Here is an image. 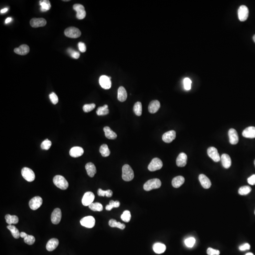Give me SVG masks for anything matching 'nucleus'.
Segmentation results:
<instances>
[{
	"label": "nucleus",
	"mask_w": 255,
	"mask_h": 255,
	"mask_svg": "<svg viewBox=\"0 0 255 255\" xmlns=\"http://www.w3.org/2000/svg\"><path fill=\"white\" fill-rule=\"evenodd\" d=\"M134 177V172L131 167L128 164L123 165L122 169V179L126 182H130L132 181Z\"/></svg>",
	"instance_id": "1"
},
{
	"label": "nucleus",
	"mask_w": 255,
	"mask_h": 255,
	"mask_svg": "<svg viewBox=\"0 0 255 255\" xmlns=\"http://www.w3.org/2000/svg\"><path fill=\"white\" fill-rule=\"evenodd\" d=\"M54 184L62 190H67L68 187V183L64 176L56 175L53 179Z\"/></svg>",
	"instance_id": "2"
},
{
	"label": "nucleus",
	"mask_w": 255,
	"mask_h": 255,
	"mask_svg": "<svg viewBox=\"0 0 255 255\" xmlns=\"http://www.w3.org/2000/svg\"><path fill=\"white\" fill-rule=\"evenodd\" d=\"M162 183L160 180L158 179H153L149 180L144 184V190L146 191H150L153 189H157L161 186Z\"/></svg>",
	"instance_id": "3"
},
{
	"label": "nucleus",
	"mask_w": 255,
	"mask_h": 255,
	"mask_svg": "<svg viewBox=\"0 0 255 255\" xmlns=\"http://www.w3.org/2000/svg\"><path fill=\"white\" fill-rule=\"evenodd\" d=\"M64 34L69 38H77L81 35V33L78 28L75 27H69L65 30Z\"/></svg>",
	"instance_id": "4"
},
{
	"label": "nucleus",
	"mask_w": 255,
	"mask_h": 255,
	"mask_svg": "<svg viewBox=\"0 0 255 255\" xmlns=\"http://www.w3.org/2000/svg\"><path fill=\"white\" fill-rule=\"evenodd\" d=\"M21 174L24 179L28 182H32L35 179V174L32 170L27 167H24L21 170Z\"/></svg>",
	"instance_id": "5"
},
{
	"label": "nucleus",
	"mask_w": 255,
	"mask_h": 255,
	"mask_svg": "<svg viewBox=\"0 0 255 255\" xmlns=\"http://www.w3.org/2000/svg\"><path fill=\"white\" fill-rule=\"evenodd\" d=\"M163 162L158 158L153 159L148 166V169L151 172H154L160 170L163 167Z\"/></svg>",
	"instance_id": "6"
},
{
	"label": "nucleus",
	"mask_w": 255,
	"mask_h": 255,
	"mask_svg": "<svg viewBox=\"0 0 255 255\" xmlns=\"http://www.w3.org/2000/svg\"><path fill=\"white\" fill-rule=\"evenodd\" d=\"M80 224L86 228H92L94 227L96 223L95 218L92 216H87L81 219Z\"/></svg>",
	"instance_id": "7"
},
{
	"label": "nucleus",
	"mask_w": 255,
	"mask_h": 255,
	"mask_svg": "<svg viewBox=\"0 0 255 255\" xmlns=\"http://www.w3.org/2000/svg\"><path fill=\"white\" fill-rule=\"evenodd\" d=\"M238 17L240 21H244L248 18L249 11L248 8L245 5H242L238 8Z\"/></svg>",
	"instance_id": "8"
},
{
	"label": "nucleus",
	"mask_w": 255,
	"mask_h": 255,
	"mask_svg": "<svg viewBox=\"0 0 255 255\" xmlns=\"http://www.w3.org/2000/svg\"><path fill=\"white\" fill-rule=\"evenodd\" d=\"M95 199V195L92 192L88 191L85 193L82 199V203L84 206H89L93 203Z\"/></svg>",
	"instance_id": "9"
},
{
	"label": "nucleus",
	"mask_w": 255,
	"mask_h": 255,
	"mask_svg": "<svg viewBox=\"0 0 255 255\" xmlns=\"http://www.w3.org/2000/svg\"><path fill=\"white\" fill-rule=\"evenodd\" d=\"M43 203V200L40 196H35L32 198L29 202L30 208L33 210H36L39 208Z\"/></svg>",
	"instance_id": "10"
},
{
	"label": "nucleus",
	"mask_w": 255,
	"mask_h": 255,
	"mask_svg": "<svg viewBox=\"0 0 255 255\" xmlns=\"http://www.w3.org/2000/svg\"><path fill=\"white\" fill-rule=\"evenodd\" d=\"M74 10L77 12L76 17L78 20H82L86 16V12L83 5L80 4H75L73 6Z\"/></svg>",
	"instance_id": "11"
},
{
	"label": "nucleus",
	"mask_w": 255,
	"mask_h": 255,
	"mask_svg": "<svg viewBox=\"0 0 255 255\" xmlns=\"http://www.w3.org/2000/svg\"><path fill=\"white\" fill-rule=\"evenodd\" d=\"M62 211L59 208H55L53 211L51 215V221L54 224H57L60 223L62 219Z\"/></svg>",
	"instance_id": "12"
},
{
	"label": "nucleus",
	"mask_w": 255,
	"mask_h": 255,
	"mask_svg": "<svg viewBox=\"0 0 255 255\" xmlns=\"http://www.w3.org/2000/svg\"><path fill=\"white\" fill-rule=\"evenodd\" d=\"M207 154L208 156L211 158L215 162H218L221 160L218 150L215 147H210L208 148L207 151Z\"/></svg>",
	"instance_id": "13"
},
{
	"label": "nucleus",
	"mask_w": 255,
	"mask_h": 255,
	"mask_svg": "<svg viewBox=\"0 0 255 255\" xmlns=\"http://www.w3.org/2000/svg\"><path fill=\"white\" fill-rule=\"evenodd\" d=\"M99 83L102 88L105 89H109L111 86V81L109 77L103 75L99 78Z\"/></svg>",
	"instance_id": "14"
},
{
	"label": "nucleus",
	"mask_w": 255,
	"mask_h": 255,
	"mask_svg": "<svg viewBox=\"0 0 255 255\" xmlns=\"http://www.w3.org/2000/svg\"><path fill=\"white\" fill-rule=\"evenodd\" d=\"M31 26L35 28L45 26L46 21L44 18H33L30 21Z\"/></svg>",
	"instance_id": "15"
},
{
	"label": "nucleus",
	"mask_w": 255,
	"mask_h": 255,
	"mask_svg": "<svg viewBox=\"0 0 255 255\" xmlns=\"http://www.w3.org/2000/svg\"><path fill=\"white\" fill-rule=\"evenodd\" d=\"M176 138V132L174 130L167 131L163 135L162 139L164 142L167 143H171Z\"/></svg>",
	"instance_id": "16"
},
{
	"label": "nucleus",
	"mask_w": 255,
	"mask_h": 255,
	"mask_svg": "<svg viewBox=\"0 0 255 255\" xmlns=\"http://www.w3.org/2000/svg\"><path fill=\"white\" fill-rule=\"evenodd\" d=\"M187 155L184 153H181L176 159V164L178 167H183L186 166L187 162Z\"/></svg>",
	"instance_id": "17"
},
{
	"label": "nucleus",
	"mask_w": 255,
	"mask_h": 255,
	"mask_svg": "<svg viewBox=\"0 0 255 255\" xmlns=\"http://www.w3.org/2000/svg\"><path fill=\"white\" fill-rule=\"evenodd\" d=\"M228 135L230 143L232 145H236L238 142V136L237 132L234 129H231L229 130Z\"/></svg>",
	"instance_id": "18"
},
{
	"label": "nucleus",
	"mask_w": 255,
	"mask_h": 255,
	"mask_svg": "<svg viewBox=\"0 0 255 255\" xmlns=\"http://www.w3.org/2000/svg\"><path fill=\"white\" fill-rule=\"evenodd\" d=\"M199 181L204 189H208L211 186V182L209 178L205 174H201L199 176Z\"/></svg>",
	"instance_id": "19"
},
{
	"label": "nucleus",
	"mask_w": 255,
	"mask_h": 255,
	"mask_svg": "<svg viewBox=\"0 0 255 255\" xmlns=\"http://www.w3.org/2000/svg\"><path fill=\"white\" fill-rule=\"evenodd\" d=\"M84 153V150L81 147H74L70 149L69 155L73 158H78L81 157Z\"/></svg>",
	"instance_id": "20"
},
{
	"label": "nucleus",
	"mask_w": 255,
	"mask_h": 255,
	"mask_svg": "<svg viewBox=\"0 0 255 255\" xmlns=\"http://www.w3.org/2000/svg\"><path fill=\"white\" fill-rule=\"evenodd\" d=\"M243 135L245 138L249 139L255 138V127L253 126L247 127L243 131Z\"/></svg>",
	"instance_id": "21"
},
{
	"label": "nucleus",
	"mask_w": 255,
	"mask_h": 255,
	"mask_svg": "<svg viewBox=\"0 0 255 255\" xmlns=\"http://www.w3.org/2000/svg\"><path fill=\"white\" fill-rule=\"evenodd\" d=\"M59 244V240L57 238H51L48 241L46 244V249L49 251H53L58 247Z\"/></svg>",
	"instance_id": "22"
},
{
	"label": "nucleus",
	"mask_w": 255,
	"mask_h": 255,
	"mask_svg": "<svg viewBox=\"0 0 255 255\" xmlns=\"http://www.w3.org/2000/svg\"><path fill=\"white\" fill-rule=\"evenodd\" d=\"M221 160L222 161V165L224 168L228 169L230 168L232 164V161L231 158L228 154L224 153L221 157Z\"/></svg>",
	"instance_id": "23"
},
{
	"label": "nucleus",
	"mask_w": 255,
	"mask_h": 255,
	"mask_svg": "<svg viewBox=\"0 0 255 255\" xmlns=\"http://www.w3.org/2000/svg\"><path fill=\"white\" fill-rule=\"evenodd\" d=\"M85 168L88 176L90 177H93L97 173V169L94 163H88L85 166Z\"/></svg>",
	"instance_id": "24"
},
{
	"label": "nucleus",
	"mask_w": 255,
	"mask_h": 255,
	"mask_svg": "<svg viewBox=\"0 0 255 255\" xmlns=\"http://www.w3.org/2000/svg\"><path fill=\"white\" fill-rule=\"evenodd\" d=\"M30 47L26 45H22L20 47L14 49V52L18 54L25 55L27 54L30 52Z\"/></svg>",
	"instance_id": "25"
},
{
	"label": "nucleus",
	"mask_w": 255,
	"mask_h": 255,
	"mask_svg": "<svg viewBox=\"0 0 255 255\" xmlns=\"http://www.w3.org/2000/svg\"><path fill=\"white\" fill-rule=\"evenodd\" d=\"M160 107V103L158 100H153L150 103L149 106V111L150 113L157 112Z\"/></svg>",
	"instance_id": "26"
},
{
	"label": "nucleus",
	"mask_w": 255,
	"mask_h": 255,
	"mask_svg": "<svg viewBox=\"0 0 255 255\" xmlns=\"http://www.w3.org/2000/svg\"><path fill=\"white\" fill-rule=\"evenodd\" d=\"M127 98V93L123 87H120L118 90V99L120 102L126 101Z\"/></svg>",
	"instance_id": "27"
},
{
	"label": "nucleus",
	"mask_w": 255,
	"mask_h": 255,
	"mask_svg": "<svg viewBox=\"0 0 255 255\" xmlns=\"http://www.w3.org/2000/svg\"><path fill=\"white\" fill-rule=\"evenodd\" d=\"M185 182V179L183 176H178L173 178L172 180V186L174 188H178L181 187Z\"/></svg>",
	"instance_id": "28"
},
{
	"label": "nucleus",
	"mask_w": 255,
	"mask_h": 255,
	"mask_svg": "<svg viewBox=\"0 0 255 255\" xmlns=\"http://www.w3.org/2000/svg\"><path fill=\"white\" fill-rule=\"evenodd\" d=\"M104 131L105 132L106 138H107L108 139H115L117 137L116 133L114 132L113 130H111L109 127L106 126L104 127Z\"/></svg>",
	"instance_id": "29"
},
{
	"label": "nucleus",
	"mask_w": 255,
	"mask_h": 255,
	"mask_svg": "<svg viewBox=\"0 0 255 255\" xmlns=\"http://www.w3.org/2000/svg\"><path fill=\"white\" fill-rule=\"evenodd\" d=\"M153 251L157 254H162L165 252L166 250V246L161 243H156L153 245Z\"/></svg>",
	"instance_id": "30"
},
{
	"label": "nucleus",
	"mask_w": 255,
	"mask_h": 255,
	"mask_svg": "<svg viewBox=\"0 0 255 255\" xmlns=\"http://www.w3.org/2000/svg\"><path fill=\"white\" fill-rule=\"evenodd\" d=\"M41 8L40 10L42 12H46L49 11L51 8V3L48 0H42L39 2Z\"/></svg>",
	"instance_id": "31"
},
{
	"label": "nucleus",
	"mask_w": 255,
	"mask_h": 255,
	"mask_svg": "<svg viewBox=\"0 0 255 255\" xmlns=\"http://www.w3.org/2000/svg\"><path fill=\"white\" fill-rule=\"evenodd\" d=\"M7 229L10 230V232L12 233V235L14 238L16 239H18L20 237V234L18 229L16 228V227L13 225H9L7 226Z\"/></svg>",
	"instance_id": "32"
},
{
	"label": "nucleus",
	"mask_w": 255,
	"mask_h": 255,
	"mask_svg": "<svg viewBox=\"0 0 255 255\" xmlns=\"http://www.w3.org/2000/svg\"><path fill=\"white\" fill-rule=\"evenodd\" d=\"M5 218L6 223L9 225H12V224H17L19 222V218L16 215H11L8 214L5 215Z\"/></svg>",
	"instance_id": "33"
},
{
	"label": "nucleus",
	"mask_w": 255,
	"mask_h": 255,
	"mask_svg": "<svg viewBox=\"0 0 255 255\" xmlns=\"http://www.w3.org/2000/svg\"><path fill=\"white\" fill-rule=\"evenodd\" d=\"M109 225L112 228L117 227L121 230H123L125 228V225L124 224H121L120 222H117L116 220L115 219H111L109 222Z\"/></svg>",
	"instance_id": "34"
},
{
	"label": "nucleus",
	"mask_w": 255,
	"mask_h": 255,
	"mask_svg": "<svg viewBox=\"0 0 255 255\" xmlns=\"http://www.w3.org/2000/svg\"><path fill=\"white\" fill-rule=\"evenodd\" d=\"M109 112L108 106L107 105H104L103 106L99 107L97 111V114L98 116H106L108 115Z\"/></svg>",
	"instance_id": "35"
},
{
	"label": "nucleus",
	"mask_w": 255,
	"mask_h": 255,
	"mask_svg": "<svg viewBox=\"0 0 255 255\" xmlns=\"http://www.w3.org/2000/svg\"><path fill=\"white\" fill-rule=\"evenodd\" d=\"M99 152L103 157H107L110 154V151L106 144H103L100 147Z\"/></svg>",
	"instance_id": "36"
},
{
	"label": "nucleus",
	"mask_w": 255,
	"mask_h": 255,
	"mask_svg": "<svg viewBox=\"0 0 255 255\" xmlns=\"http://www.w3.org/2000/svg\"><path fill=\"white\" fill-rule=\"evenodd\" d=\"M134 113L136 116H141L142 112V106L141 103L140 102H137L135 103L133 107Z\"/></svg>",
	"instance_id": "37"
},
{
	"label": "nucleus",
	"mask_w": 255,
	"mask_h": 255,
	"mask_svg": "<svg viewBox=\"0 0 255 255\" xmlns=\"http://www.w3.org/2000/svg\"><path fill=\"white\" fill-rule=\"evenodd\" d=\"M89 208L92 211H102L103 209V205L100 203H92L89 205Z\"/></svg>",
	"instance_id": "38"
},
{
	"label": "nucleus",
	"mask_w": 255,
	"mask_h": 255,
	"mask_svg": "<svg viewBox=\"0 0 255 255\" xmlns=\"http://www.w3.org/2000/svg\"><path fill=\"white\" fill-rule=\"evenodd\" d=\"M251 187L248 186H244L240 187L238 190V193L240 195H247L251 192Z\"/></svg>",
	"instance_id": "39"
},
{
	"label": "nucleus",
	"mask_w": 255,
	"mask_h": 255,
	"mask_svg": "<svg viewBox=\"0 0 255 255\" xmlns=\"http://www.w3.org/2000/svg\"><path fill=\"white\" fill-rule=\"evenodd\" d=\"M97 194L99 196H106L107 197H110L112 196L113 192L110 190L103 191L102 189H99L97 191Z\"/></svg>",
	"instance_id": "40"
},
{
	"label": "nucleus",
	"mask_w": 255,
	"mask_h": 255,
	"mask_svg": "<svg viewBox=\"0 0 255 255\" xmlns=\"http://www.w3.org/2000/svg\"><path fill=\"white\" fill-rule=\"evenodd\" d=\"M120 217H121V220L122 221L126 222V223H128L130 221L131 217L130 212L128 210H126V211H124L123 214L121 215Z\"/></svg>",
	"instance_id": "41"
},
{
	"label": "nucleus",
	"mask_w": 255,
	"mask_h": 255,
	"mask_svg": "<svg viewBox=\"0 0 255 255\" xmlns=\"http://www.w3.org/2000/svg\"><path fill=\"white\" fill-rule=\"evenodd\" d=\"M120 205V203L118 201H111L110 202L109 204L106 206V210H108V211H110L113 207L117 208V207H119Z\"/></svg>",
	"instance_id": "42"
},
{
	"label": "nucleus",
	"mask_w": 255,
	"mask_h": 255,
	"mask_svg": "<svg viewBox=\"0 0 255 255\" xmlns=\"http://www.w3.org/2000/svg\"><path fill=\"white\" fill-rule=\"evenodd\" d=\"M35 238L32 235H27L25 238H24V241L27 244L31 245L33 244L35 242Z\"/></svg>",
	"instance_id": "43"
},
{
	"label": "nucleus",
	"mask_w": 255,
	"mask_h": 255,
	"mask_svg": "<svg viewBox=\"0 0 255 255\" xmlns=\"http://www.w3.org/2000/svg\"><path fill=\"white\" fill-rule=\"evenodd\" d=\"M51 145H52V142L51 141L49 140L48 139H46L42 142L41 145V148L42 149L47 150L51 148Z\"/></svg>",
	"instance_id": "44"
},
{
	"label": "nucleus",
	"mask_w": 255,
	"mask_h": 255,
	"mask_svg": "<svg viewBox=\"0 0 255 255\" xmlns=\"http://www.w3.org/2000/svg\"><path fill=\"white\" fill-rule=\"evenodd\" d=\"M196 243V239L194 238L190 237L185 240V244L186 246L189 248H192Z\"/></svg>",
	"instance_id": "45"
},
{
	"label": "nucleus",
	"mask_w": 255,
	"mask_h": 255,
	"mask_svg": "<svg viewBox=\"0 0 255 255\" xmlns=\"http://www.w3.org/2000/svg\"><path fill=\"white\" fill-rule=\"evenodd\" d=\"M96 107V105L95 104H86L83 107V110L84 112H90L93 110Z\"/></svg>",
	"instance_id": "46"
},
{
	"label": "nucleus",
	"mask_w": 255,
	"mask_h": 255,
	"mask_svg": "<svg viewBox=\"0 0 255 255\" xmlns=\"http://www.w3.org/2000/svg\"><path fill=\"white\" fill-rule=\"evenodd\" d=\"M191 80L188 78H186L185 79H184L183 84L184 87L186 90H190L191 87Z\"/></svg>",
	"instance_id": "47"
},
{
	"label": "nucleus",
	"mask_w": 255,
	"mask_h": 255,
	"mask_svg": "<svg viewBox=\"0 0 255 255\" xmlns=\"http://www.w3.org/2000/svg\"><path fill=\"white\" fill-rule=\"evenodd\" d=\"M67 52L74 59H78L79 56H80V54H79V52L74 51V50H73L71 48H68V49Z\"/></svg>",
	"instance_id": "48"
},
{
	"label": "nucleus",
	"mask_w": 255,
	"mask_h": 255,
	"mask_svg": "<svg viewBox=\"0 0 255 255\" xmlns=\"http://www.w3.org/2000/svg\"><path fill=\"white\" fill-rule=\"evenodd\" d=\"M49 98H50L51 102L54 105H56L58 103L59 100H58V97L56 95L55 93L54 92L51 93L49 95Z\"/></svg>",
	"instance_id": "49"
},
{
	"label": "nucleus",
	"mask_w": 255,
	"mask_h": 255,
	"mask_svg": "<svg viewBox=\"0 0 255 255\" xmlns=\"http://www.w3.org/2000/svg\"><path fill=\"white\" fill-rule=\"evenodd\" d=\"M207 254L208 255H219L220 251L217 249H213L211 248H209L207 249Z\"/></svg>",
	"instance_id": "50"
},
{
	"label": "nucleus",
	"mask_w": 255,
	"mask_h": 255,
	"mask_svg": "<svg viewBox=\"0 0 255 255\" xmlns=\"http://www.w3.org/2000/svg\"><path fill=\"white\" fill-rule=\"evenodd\" d=\"M239 250L240 251H245V250H249L250 248V245L248 243H245L244 244L240 245L238 248Z\"/></svg>",
	"instance_id": "51"
},
{
	"label": "nucleus",
	"mask_w": 255,
	"mask_h": 255,
	"mask_svg": "<svg viewBox=\"0 0 255 255\" xmlns=\"http://www.w3.org/2000/svg\"><path fill=\"white\" fill-rule=\"evenodd\" d=\"M78 46L79 51L82 52V53H84V52L86 51V46L85 45V44L83 43L82 42H79L78 43Z\"/></svg>",
	"instance_id": "52"
},
{
	"label": "nucleus",
	"mask_w": 255,
	"mask_h": 255,
	"mask_svg": "<svg viewBox=\"0 0 255 255\" xmlns=\"http://www.w3.org/2000/svg\"><path fill=\"white\" fill-rule=\"evenodd\" d=\"M248 182L250 185H255V174H253L248 179Z\"/></svg>",
	"instance_id": "53"
},
{
	"label": "nucleus",
	"mask_w": 255,
	"mask_h": 255,
	"mask_svg": "<svg viewBox=\"0 0 255 255\" xmlns=\"http://www.w3.org/2000/svg\"><path fill=\"white\" fill-rule=\"evenodd\" d=\"M27 235V234H26L24 232H21V233L20 234V236L22 238H25Z\"/></svg>",
	"instance_id": "54"
},
{
	"label": "nucleus",
	"mask_w": 255,
	"mask_h": 255,
	"mask_svg": "<svg viewBox=\"0 0 255 255\" xmlns=\"http://www.w3.org/2000/svg\"><path fill=\"white\" fill-rule=\"evenodd\" d=\"M12 21V18H11V17H8L7 18V19H6L5 20V23L8 24L9 23L11 22V21Z\"/></svg>",
	"instance_id": "55"
},
{
	"label": "nucleus",
	"mask_w": 255,
	"mask_h": 255,
	"mask_svg": "<svg viewBox=\"0 0 255 255\" xmlns=\"http://www.w3.org/2000/svg\"><path fill=\"white\" fill-rule=\"evenodd\" d=\"M8 9L7 8H4L1 10V13H4L8 11Z\"/></svg>",
	"instance_id": "56"
},
{
	"label": "nucleus",
	"mask_w": 255,
	"mask_h": 255,
	"mask_svg": "<svg viewBox=\"0 0 255 255\" xmlns=\"http://www.w3.org/2000/svg\"><path fill=\"white\" fill-rule=\"evenodd\" d=\"M245 255H254V254H253L252 253H251V252H249V253H247Z\"/></svg>",
	"instance_id": "57"
},
{
	"label": "nucleus",
	"mask_w": 255,
	"mask_h": 255,
	"mask_svg": "<svg viewBox=\"0 0 255 255\" xmlns=\"http://www.w3.org/2000/svg\"><path fill=\"white\" fill-rule=\"evenodd\" d=\"M253 40H254V42H255V35H254V36H253Z\"/></svg>",
	"instance_id": "58"
},
{
	"label": "nucleus",
	"mask_w": 255,
	"mask_h": 255,
	"mask_svg": "<svg viewBox=\"0 0 255 255\" xmlns=\"http://www.w3.org/2000/svg\"><path fill=\"white\" fill-rule=\"evenodd\" d=\"M64 2H68L69 1V0H66V1H63Z\"/></svg>",
	"instance_id": "59"
},
{
	"label": "nucleus",
	"mask_w": 255,
	"mask_h": 255,
	"mask_svg": "<svg viewBox=\"0 0 255 255\" xmlns=\"http://www.w3.org/2000/svg\"><path fill=\"white\" fill-rule=\"evenodd\" d=\"M254 164H255V161H254Z\"/></svg>",
	"instance_id": "60"
},
{
	"label": "nucleus",
	"mask_w": 255,
	"mask_h": 255,
	"mask_svg": "<svg viewBox=\"0 0 255 255\" xmlns=\"http://www.w3.org/2000/svg\"></svg>",
	"instance_id": "61"
}]
</instances>
